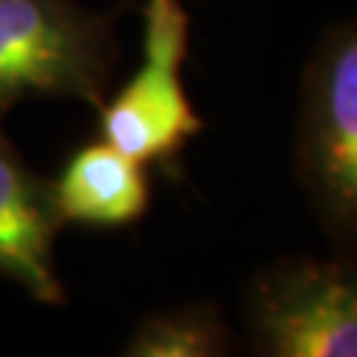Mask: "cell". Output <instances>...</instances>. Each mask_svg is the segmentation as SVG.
Returning a JSON list of instances; mask_svg holds the SVG:
<instances>
[{
  "label": "cell",
  "instance_id": "1",
  "mask_svg": "<svg viewBox=\"0 0 357 357\" xmlns=\"http://www.w3.org/2000/svg\"><path fill=\"white\" fill-rule=\"evenodd\" d=\"M296 178L336 249H357V16L331 26L302 77Z\"/></svg>",
  "mask_w": 357,
  "mask_h": 357
},
{
  "label": "cell",
  "instance_id": "2",
  "mask_svg": "<svg viewBox=\"0 0 357 357\" xmlns=\"http://www.w3.org/2000/svg\"><path fill=\"white\" fill-rule=\"evenodd\" d=\"M112 66L103 16L72 0H0V112L45 96L101 106Z\"/></svg>",
  "mask_w": 357,
  "mask_h": 357
},
{
  "label": "cell",
  "instance_id": "3",
  "mask_svg": "<svg viewBox=\"0 0 357 357\" xmlns=\"http://www.w3.org/2000/svg\"><path fill=\"white\" fill-rule=\"evenodd\" d=\"M243 318L262 357H357V249L262 268L246 289Z\"/></svg>",
  "mask_w": 357,
  "mask_h": 357
},
{
  "label": "cell",
  "instance_id": "4",
  "mask_svg": "<svg viewBox=\"0 0 357 357\" xmlns=\"http://www.w3.org/2000/svg\"><path fill=\"white\" fill-rule=\"evenodd\" d=\"M191 16L183 0H146L141 64L98 106V135L141 165H169L202 135L204 119L183 85Z\"/></svg>",
  "mask_w": 357,
  "mask_h": 357
},
{
  "label": "cell",
  "instance_id": "5",
  "mask_svg": "<svg viewBox=\"0 0 357 357\" xmlns=\"http://www.w3.org/2000/svg\"><path fill=\"white\" fill-rule=\"evenodd\" d=\"M59 228L51 183L40 180L0 132V275L51 307L66 302L53 255Z\"/></svg>",
  "mask_w": 357,
  "mask_h": 357
},
{
  "label": "cell",
  "instance_id": "6",
  "mask_svg": "<svg viewBox=\"0 0 357 357\" xmlns=\"http://www.w3.org/2000/svg\"><path fill=\"white\" fill-rule=\"evenodd\" d=\"M51 199L61 225L125 228L149 212L151 180L146 165L98 138L69 156Z\"/></svg>",
  "mask_w": 357,
  "mask_h": 357
},
{
  "label": "cell",
  "instance_id": "7",
  "mask_svg": "<svg viewBox=\"0 0 357 357\" xmlns=\"http://www.w3.org/2000/svg\"><path fill=\"white\" fill-rule=\"evenodd\" d=\"M236 339L215 302L151 312L132 328L122 355L128 357H225Z\"/></svg>",
  "mask_w": 357,
  "mask_h": 357
}]
</instances>
